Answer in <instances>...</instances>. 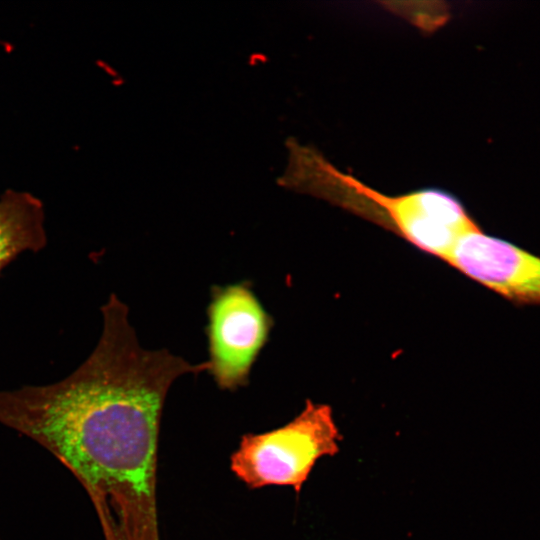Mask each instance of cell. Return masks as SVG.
<instances>
[{
  "label": "cell",
  "mask_w": 540,
  "mask_h": 540,
  "mask_svg": "<svg viewBox=\"0 0 540 540\" xmlns=\"http://www.w3.org/2000/svg\"><path fill=\"white\" fill-rule=\"evenodd\" d=\"M342 439L332 408L308 400L284 426L243 435L231 470L250 489L290 486L299 493L316 463L339 452Z\"/></svg>",
  "instance_id": "3"
},
{
  "label": "cell",
  "mask_w": 540,
  "mask_h": 540,
  "mask_svg": "<svg viewBox=\"0 0 540 540\" xmlns=\"http://www.w3.org/2000/svg\"><path fill=\"white\" fill-rule=\"evenodd\" d=\"M42 201L26 191L7 189L0 196V272L23 252L47 244Z\"/></svg>",
  "instance_id": "6"
},
{
  "label": "cell",
  "mask_w": 540,
  "mask_h": 540,
  "mask_svg": "<svg viewBox=\"0 0 540 540\" xmlns=\"http://www.w3.org/2000/svg\"><path fill=\"white\" fill-rule=\"evenodd\" d=\"M90 356L47 385L0 391V424L38 443L87 491L102 530L122 540H160L156 472L168 390L187 373L207 371L166 350L138 344L128 308L112 294Z\"/></svg>",
  "instance_id": "1"
},
{
  "label": "cell",
  "mask_w": 540,
  "mask_h": 540,
  "mask_svg": "<svg viewBox=\"0 0 540 540\" xmlns=\"http://www.w3.org/2000/svg\"><path fill=\"white\" fill-rule=\"evenodd\" d=\"M306 186L308 193L381 220L417 248L443 260L460 236L476 226L447 191L423 188L386 195L341 172L324 157L311 165Z\"/></svg>",
  "instance_id": "2"
},
{
  "label": "cell",
  "mask_w": 540,
  "mask_h": 540,
  "mask_svg": "<svg viewBox=\"0 0 540 540\" xmlns=\"http://www.w3.org/2000/svg\"><path fill=\"white\" fill-rule=\"evenodd\" d=\"M444 261L510 300L540 304V258L477 225L460 236Z\"/></svg>",
  "instance_id": "5"
},
{
  "label": "cell",
  "mask_w": 540,
  "mask_h": 540,
  "mask_svg": "<svg viewBox=\"0 0 540 540\" xmlns=\"http://www.w3.org/2000/svg\"><path fill=\"white\" fill-rule=\"evenodd\" d=\"M105 540H122V538L114 531L103 533Z\"/></svg>",
  "instance_id": "7"
},
{
  "label": "cell",
  "mask_w": 540,
  "mask_h": 540,
  "mask_svg": "<svg viewBox=\"0 0 540 540\" xmlns=\"http://www.w3.org/2000/svg\"><path fill=\"white\" fill-rule=\"evenodd\" d=\"M208 318V371L221 389L235 390L246 385L251 367L267 341L271 317L244 282L214 287Z\"/></svg>",
  "instance_id": "4"
}]
</instances>
